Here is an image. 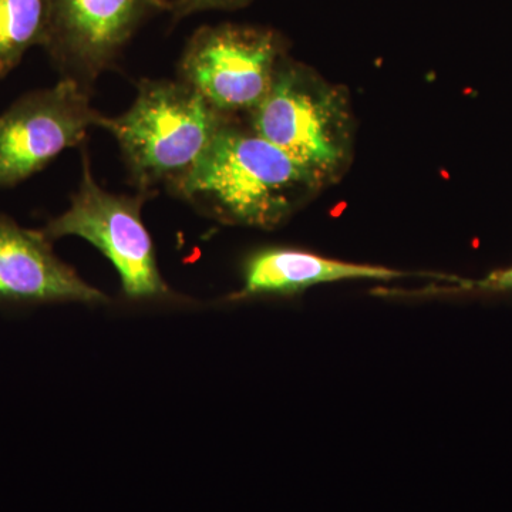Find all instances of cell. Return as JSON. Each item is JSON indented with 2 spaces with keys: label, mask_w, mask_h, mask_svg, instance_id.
Instances as JSON below:
<instances>
[{
  "label": "cell",
  "mask_w": 512,
  "mask_h": 512,
  "mask_svg": "<svg viewBox=\"0 0 512 512\" xmlns=\"http://www.w3.org/2000/svg\"><path fill=\"white\" fill-rule=\"evenodd\" d=\"M229 117L181 80L143 79L133 106L104 130L119 143L130 183L153 194L173 191L197 167Z\"/></svg>",
  "instance_id": "obj_2"
},
{
  "label": "cell",
  "mask_w": 512,
  "mask_h": 512,
  "mask_svg": "<svg viewBox=\"0 0 512 512\" xmlns=\"http://www.w3.org/2000/svg\"><path fill=\"white\" fill-rule=\"evenodd\" d=\"M46 23L47 0H0V79L43 45Z\"/></svg>",
  "instance_id": "obj_10"
},
{
  "label": "cell",
  "mask_w": 512,
  "mask_h": 512,
  "mask_svg": "<svg viewBox=\"0 0 512 512\" xmlns=\"http://www.w3.org/2000/svg\"><path fill=\"white\" fill-rule=\"evenodd\" d=\"M481 286L490 289H511L512 288V268L505 271L495 272L481 282Z\"/></svg>",
  "instance_id": "obj_12"
},
{
  "label": "cell",
  "mask_w": 512,
  "mask_h": 512,
  "mask_svg": "<svg viewBox=\"0 0 512 512\" xmlns=\"http://www.w3.org/2000/svg\"><path fill=\"white\" fill-rule=\"evenodd\" d=\"M107 119L73 80L26 94L0 114V188L39 173L62 151L80 146L90 128H106Z\"/></svg>",
  "instance_id": "obj_7"
},
{
  "label": "cell",
  "mask_w": 512,
  "mask_h": 512,
  "mask_svg": "<svg viewBox=\"0 0 512 512\" xmlns=\"http://www.w3.org/2000/svg\"><path fill=\"white\" fill-rule=\"evenodd\" d=\"M255 133L288 154L320 184L342 175L352 153V114L345 92L288 56L265 99L248 114Z\"/></svg>",
  "instance_id": "obj_3"
},
{
  "label": "cell",
  "mask_w": 512,
  "mask_h": 512,
  "mask_svg": "<svg viewBox=\"0 0 512 512\" xmlns=\"http://www.w3.org/2000/svg\"><path fill=\"white\" fill-rule=\"evenodd\" d=\"M150 197L143 191L127 195L104 190L83 153L82 180L69 210L40 231L52 242L74 235L94 245L116 268L128 301L180 302L183 299L161 276L153 241L141 220V208Z\"/></svg>",
  "instance_id": "obj_4"
},
{
  "label": "cell",
  "mask_w": 512,
  "mask_h": 512,
  "mask_svg": "<svg viewBox=\"0 0 512 512\" xmlns=\"http://www.w3.org/2000/svg\"><path fill=\"white\" fill-rule=\"evenodd\" d=\"M0 301L107 303L53 252L42 231L0 217Z\"/></svg>",
  "instance_id": "obj_8"
},
{
  "label": "cell",
  "mask_w": 512,
  "mask_h": 512,
  "mask_svg": "<svg viewBox=\"0 0 512 512\" xmlns=\"http://www.w3.org/2000/svg\"><path fill=\"white\" fill-rule=\"evenodd\" d=\"M254 0H170L168 13L173 22H180L202 12L222 10V12H234L251 5Z\"/></svg>",
  "instance_id": "obj_11"
},
{
  "label": "cell",
  "mask_w": 512,
  "mask_h": 512,
  "mask_svg": "<svg viewBox=\"0 0 512 512\" xmlns=\"http://www.w3.org/2000/svg\"><path fill=\"white\" fill-rule=\"evenodd\" d=\"M288 42L265 26L221 23L192 33L178 63V80L227 116L251 113L265 99Z\"/></svg>",
  "instance_id": "obj_5"
},
{
  "label": "cell",
  "mask_w": 512,
  "mask_h": 512,
  "mask_svg": "<svg viewBox=\"0 0 512 512\" xmlns=\"http://www.w3.org/2000/svg\"><path fill=\"white\" fill-rule=\"evenodd\" d=\"M404 272L383 266L357 265L289 248H266L249 256L244 285L231 299L265 295H291L313 285L346 279L402 278Z\"/></svg>",
  "instance_id": "obj_9"
},
{
  "label": "cell",
  "mask_w": 512,
  "mask_h": 512,
  "mask_svg": "<svg viewBox=\"0 0 512 512\" xmlns=\"http://www.w3.org/2000/svg\"><path fill=\"white\" fill-rule=\"evenodd\" d=\"M168 5L170 0H47L42 47L62 79L92 92L141 26L168 12Z\"/></svg>",
  "instance_id": "obj_6"
},
{
  "label": "cell",
  "mask_w": 512,
  "mask_h": 512,
  "mask_svg": "<svg viewBox=\"0 0 512 512\" xmlns=\"http://www.w3.org/2000/svg\"><path fill=\"white\" fill-rule=\"evenodd\" d=\"M320 187L288 154L229 117L171 194L224 224L274 229Z\"/></svg>",
  "instance_id": "obj_1"
}]
</instances>
